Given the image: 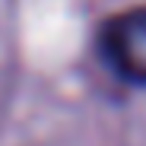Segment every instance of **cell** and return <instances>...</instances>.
Returning a JSON list of instances; mask_svg holds the SVG:
<instances>
[{"label": "cell", "instance_id": "obj_1", "mask_svg": "<svg viewBox=\"0 0 146 146\" xmlns=\"http://www.w3.org/2000/svg\"><path fill=\"white\" fill-rule=\"evenodd\" d=\"M102 54L133 83H146V7L114 16L102 29Z\"/></svg>", "mask_w": 146, "mask_h": 146}]
</instances>
